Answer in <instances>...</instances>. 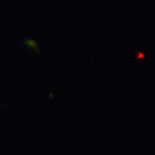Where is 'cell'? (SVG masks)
<instances>
[{
  "mask_svg": "<svg viewBox=\"0 0 155 155\" xmlns=\"http://www.w3.org/2000/svg\"><path fill=\"white\" fill-rule=\"evenodd\" d=\"M138 58H143V54H138Z\"/></svg>",
  "mask_w": 155,
  "mask_h": 155,
  "instance_id": "6da1fadb",
  "label": "cell"
}]
</instances>
